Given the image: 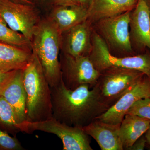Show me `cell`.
Instances as JSON below:
<instances>
[{
	"instance_id": "obj_1",
	"label": "cell",
	"mask_w": 150,
	"mask_h": 150,
	"mask_svg": "<svg viewBox=\"0 0 150 150\" xmlns=\"http://www.w3.org/2000/svg\"><path fill=\"white\" fill-rule=\"evenodd\" d=\"M51 90L52 117L69 126L82 129L108 109L89 85L71 90L62 79Z\"/></svg>"
},
{
	"instance_id": "obj_2",
	"label": "cell",
	"mask_w": 150,
	"mask_h": 150,
	"mask_svg": "<svg viewBox=\"0 0 150 150\" xmlns=\"http://www.w3.org/2000/svg\"><path fill=\"white\" fill-rule=\"evenodd\" d=\"M23 71L26 94V121L37 122L52 118L51 87L37 56L33 52Z\"/></svg>"
},
{
	"instance_id": "obj_3",
	"label": "cell",
	"mask_w": 150,
	"mask_h": 150,
	"mask_svg": "<svg viewBox=\"0 0 150 150\" xmlns=\"http://www.w3.org/2000/svg\"><path fill=\"white\" fill-rule=\"evenodd\" d=\"M31 48L37 56L50 87L62 80L59 53L62 33L48 18L41 19L33 35Z\"/></svg>"
},
{
	"instance_id": "obj_4",
	"label": "cell",
	"mask_w": 150,
	"mask_h": 150,
	"mask_svg": "<svg viewBox=\"0 0 150 150\" xmlns=\"http://www.w3.org/2000/svg\"><path fill=\"white\" fill-rule=\"evenodd\" d=\"M99 72L93 88L100 101L108 109L145 74L137 70L118 67H109Z\"/></svg>"
},
{
	"instance_id": "obj_5",
	"label": "cell",
	"mask_w": 150,
	"mask_h": 150,
	"mask_svg": "<svg viewBox=\"0 0 150 150\" xmlns=\"http://www.w3.org/2000/svg\"><path fill=\"white\" fill-rule=\"evenodd\" d=\"M131 11L103 19L92 24L94 31L103 40L110 54L115 57L136 55L131 48L129 38Z\"/></svg>"
},
{
	"instance_id": "obj_6",
	"label": "cell",
	"mask_w": 150,
	"mask_h": 150,
	"mask_svg": "<svg viewBox=\"0 0 150 150\" xmlns=\"http://www.w3.org/2000/svg\"><path fill=\"white\" fill-rule=\"evenodd\" d=\"M18 128L20 132L31 134L39 131L54 134L62 140L64 150H93L88 135L81 128L69 126L53 117L37 122L24 121Z\"/></svg>"
},
{
	"instance_id": "obj_7",
	"label": "cell",
	"mask_w": 150,
	"mask_h": 150,
	"mask_svg": "<svg viewBox=\"0 0 150 150\" xmlns=\"http://www.w3.org/2000/svg\"><path fill=\"white\" fill-rule=\"evenodd\" d=\"M92 48L89 55L94 67L99 72L110 67H118L139 71L150 78V51L143 54L124 57L112 56L103 40L93 31Z\"/></svg>"
},
{
	"instance_id": "obj_8",
	"label": "cell",
	"mask_w": 150,
	"mask_h": 150,
	"mask_svg": "<svg viewBox=\"0 0 150 150\" xmlns=\"http://www.w3.org/2000/svg\"><path fill=\"white\" fill-rule=\"evenodd\" d=\"M62 79L67 88L74 90L83 85L94 86L100 72L94 67L89 56H71L61 53L60 56Z\"/></svg>"
},
{
	"instance_id": "obj_9",
	"label": "cell",
	"mask_w": 150,
	"mask_h": 150,
	"mask_svg": "<svg viewBox=\"0 0 150 150\" xmlns=\"http://www.w3.org/2000/svg\"><path fill=\"white\" fill-rule=\"evenodd\" d=\"M0 15L9 27L31 41L34 30L40 21L34 5L0 0Z\"/></svg>"
},
{
	"instance_id": "obj_10",
	"label": "cell",
	"mask_w": 150,
	"mask_h": 150,
	"mask_svg": "<svg viewBox=\"0 0 150 150\" xmlns=\"http://www.w3.org/2000/svg\"><path fill=\"white\" fill-rule=\"evenodd\" d=\"M129 33L131 48L136 55L150 51V15L145 0H138L130 12Z\"/></svg>"
},
{
	"instance_id": "obj_11",
	"label": "cell",
	"mask_w": 150,
	"mask_h": 150,
	"mask_svg": "<svg viewBox=\"0 0 150 150\" xmlns=\"http://www.w3.org/2000/svg\"><path fill=\"white\" fill-rule=\"evenodd\" d=\"M146 98H150V78L144 74L114 105L96 118L110 124H120L135 103Z\"/></svg>"
},
{
	"instance_id": "obj_12",
	"label": "cell",
	"mask_w": 150,
	"mask_h": 150,
	"mask_svg": "<svg viewBox=\"0 0 150 150\" xmlns=\"http://www.w3.org/2000/svg\"><path fill=\"white\" fill-rule=\"evenodd\" d=\"M92 24L86 19L62 34V53L71 56H89L92 48Z\"/></svg>"
},
{
	"instance_id": "obj_13",
	"label": "cell",
	"mask_w": 150,
	"mask_h": 150,
	"mask_svg": "<svg viewBox=\"0 0 150 150\" xmlns=\"http://www.w3.org/2000/svg\"><path fill=\"white\" fill-rule=\"evenodd\" d=\"M23 69L16 70L9 80L0 88V95L13 108L19 124L26 119V94Z\"/></svg>"
},
{
	"instance_id": "obj_14",
	"label": "cell",
	"mask_w": 150,
	"mask_h": 150,
	"mask_svg": "<svg viewBox=\"0 0 150 150\" xmlns=\"http://www.w3.org/2000/svg\"><path fill=\"white\" fill-rule=\"evenodd\" d=\"M120 124H110L96 118L82 129L96 140L101 150H123Z\"/></svg>"
},
{
	"instance_id": "obj_15",
	"label": "cell",
	"mask_w": 150,
	"mask_h": 150,
	"mask_svg": "<svg viewBox=\"0 0 150 150\" xmlns=\"http://www.w3.org/2000/svg\"><path fill=\"white\" fill-rule=\"evenodd\" d=\"M138 0H91L86 20L92 24L96 22L132 11Z\"/></svg>"
},
{
	"instance_id": "obj_16",
	"label": "cell",
	"mask_w": 150,
	"mask_h": 150,
	"mask_svg": "<svg viewBox=\"0 0 150 150\" xmlns=\"http://www.w3.org/2000/svg\"><path fill=\"white\" fill-rule=\"evenodd\" d=\"M88 8L79 5L57 6L51 11L48 18L61 33L66 32L86 19Z\"/></svg>"
},
{
	"instance_id": "obj_17",
	"label": "cell",
	"mask_w": 150,
	"mask_h": 150,
	"mask_svg": "<svg viewBox=\"0 0 150 150\" xmlns=\"http://www.w3.org/2000/svg\"><path fill=\"white\" fill-rule=\"evenodd\" d=\"M32 55V50L0 42V71L23 69Z\"/></svg>"
},
{
	"instance_id": "obj_18",
	"label": "cell",
	"mask_w": 150,
	"mask_h": 150,
	"mask_svg": "<svg viewBox=\"0 0 150 150\" xmlns=\"http://www.w3.org/2000/svg\"><path fill=\"white\" fill-rule=\"evenodd\" d=\"M150 125V119L139 115L126 114L120 126V136L123 150L130 147L144 135Z\"/></svg>"
},
{
	"instance_id": "obj_19",
	"label": "cell",
	"mask_w": 150,
	"mask_h": 150,
	"mask_svg": "<svg viewBox=\"0 0 150 150\" xmlns=\"http://www.w3.org/2000/svg\"><path fill=\"white\" fill-rule=\"evenodd\" d=\"M16 114L10 104L0 95V129L16 136L20 132Z\"/></svg>"
},
{
	"instance_id": "obj_20",
	"label": "cell",
	"mask_w": 150,
	"mask_h": 150,
	"mask_svg": "<svg viewBox=\"0 0 150 150\" xmlns=\"http://www.w3.org/2000/svg\"><path fill=\"white\" fill-rule=\"evenodd\" d=\"M0 42L32 50L31 41L23 34L9 27L1 15Z\"/></svg>"
},
{
	"instance_id": "obj_21",
	"label": "cell",
	"mask_w": 150,
	"mask_h": 150,
	"mask_svg": "<svg viewBox=\"0 0 150 150\" xmlns=\"http://www.w3.org/2000/svg\"><path fill=\"white\" fill-rule=\"evenodd\" d=\"M24 148L16 136L11 137L0 129V150H24Z\"/></svg>"
},
{
	"instance_id": "obj_22",
	"label": "cell",
	"mask_w": 150,
	"mask_h": 150,
	"mask_svg": "<svg viewBox=\"0 0 150 150\" xmlns=\"http://www.w3.org/2000/svg\"><path fill=\"white\" fill-rule=\"evenodd\" d=\"M126 114L139 115L150 120V98L139 100L135 103Z\"/></svg>"
},
{
	"instance_id": "obj_23",
	"label": "cell",
	"mask_w": 150,
	"mask_h": 150,
	"mask_svg": "<svg viewBox=\"0 0 150 150\" xmlns=\"http://www.w3.org/2000/svg\"><path fill=\"white\" fill-rule=\"evenodd\" d=\"M146 145V140L144 134L136 141L134 144L128 148L126 150H143L144 149Z\"/></svg>"
},
{
	"instance_id": "obj_24",
	"label": "cell",
	"mask_w": 150,
	"mask_h": 150,
	"mask_svg": "<svg viewBox=\"0 0 150 150\" xmlns=\"http://www.w3.org/2000/svg\"><path fill=\"white\" fill-rule=\"evenodd\" d=\"M55 6H70L81 5L79 0H52Z\"/></svg>"
},
{
	"instance_id": "obj_25",
	"label": "cell",
	"mask_w": 150,
	"mask_h": 150,
	"mask_svg": "<svg viewBox=\"0 0 150 150\" xmlns=\"http://www.w3.org/2000/svg\"><path fill=\"white\" fill-rule=\"evenodd\" d=\"M15 71V70L8 72H4L0 71V88L9 80Z\"/></svg>"
},
{
	"instance_id": "obj_26",
	"label": "cell",
	"mask_w": 150,
	"mask_h": 150,
	"mask_svg": "<svg viewBox=\"0 0 150 150\" xmlns=\"http://www.w3.org/2000/svg\"><path fill=\"white\" fill-rule=\"evenodd\" d=\"M10 1L13 2L18 3V4L35 5L34 0H10Z\"/></svg>"
},
{
	"instance_id": "obj_27",
	"label": "cell",
	"mask_w": 150,
	"mask_h": 150,
	"mask_svg": "<svg viewBox=\"0 0 150 150\" xmlns=\"http://www.w3.org/2000/svg\"><path fill=\"white\" fill-rule=\"evenodd\" d=\"M144 136L146 140V147L150 149V125L147 131L144 134Z\"/></svg>"
},
{
	"instance_id": "obj_28",
	"label": "cell",
	"mask_w": 150,
	"mask_h": 150,
	"mask_svg": "<svg viewBox=\"0 0 150 150\" xmlns=\"http://www.w3.org/2000/svg\"><path fill=\"white\" fill-rule=\"evenodd\" d=\"M79 1L81 5L84 6L88 8L91 0H79Z\"/></svg>"
},
{
	"instance_id": "obj_29",
	"label": "cell",
	"mask_w": 150,
	"mask_h": 150,
	"mask_svg": "<svg viewBox=\"0 0 150 150\" xmlns=\"http://www.w3.org/2000/svg\"><path fill=\"white\" fill-rule=\"evenodd\" d=\"M146 4L148 6V8H149V11L150 13V0H145Z\"/></svg>"
},
{
	"instance_id": "obj_30",
	"label": "cell",
	"mask_w": 150,
	"mask_h": 150,
	"mask_svg": "<svg viewBox=\"0 0 150 150\" xmlns=\"http://www.w3.org/2000/svg\"><path fill=\"white\" fill-rule=\"evenodd\" d=\"M34 1H35V0H34ZM36 1H38V2L43 4V3L46 2L47 0H36Z\"/></svg>"
}]
</instances>
